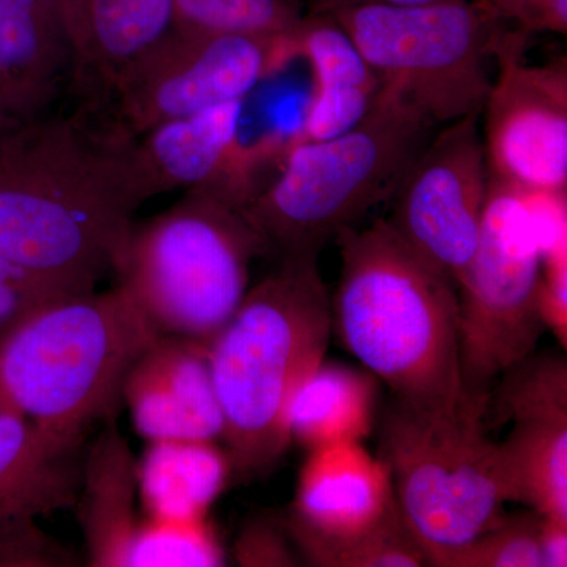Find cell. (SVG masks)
I'll return each mask as SVG.
<instances>
[{
	"label": "cell",
	"mask_w": 567,
	"mask_h": 567,
	"mask_svg": "<svg viewBox=\"0 0 567 567\" xmlns=\"http://www.w3.org/2000/svg\"><path fill=\"white\" fill-rule=\"evenodd\" d=\"M110 117L73 104L0 115V256L73 293L114 271L142 199Z\"/></svg>",
	"instance_id": "obj_1"
},
{
	"label": "cell",
	"mask_w": 567,
	"mask_h": 567,
	"mask_svg": "<svg viewBox=\"0 0 567 567\" xmlns=\"http://www.w3.org/2000/svg\"><path fill=\"white\" fill-rule=\"evenodd\" d=\"M333 331L391 398L431 415L486 413L466 401L456 286L425 264L385 218L339 234Z\"/></svg>",
	"instance_id": "obj_2"
},
{
	"label": "cell",
	"mask_w": 567,
	"mask_h": 567,
	"mask_svg": "<svg viewBox=\"0 0 567 567\" xmlns=\"http://www.w3.org/2000/svg\"><path fill=\"white\" fill-rule=\"evenodd\" d=\"M333 333L317 257H286L249 287L208 346L234 476L267 473L290 446L297 391L322 363Z\"/></svg>",
	"instance_id": "obj_3"
},
{
	"label": "cell",
	"mask_w": 567,
	"mask_h": 567,
	"mask_svg": "<svg viewBox=\"0 0 567 567\" xmlns=\"http://www.w3.org/2000/svg\"><path fill=\"white\" fill-rule=\"evenodd\" d=\"M158 336L121 286L63 295L0 342V393L48 434L82 443L114 412L130 368Z\"/></svg>",
	"instance_id": "obj_4"
},
{
	"label": "cell",
	"mask_w": 567,
	"mask_h": 567,
	"mask_svg": "<svg viewBox=\"0 0 567 567\" xmlns=\"http://www.w3.org/2000/svg\"><path fill=\"white\" fill-rule=\"evenodd\" d=\"M434 126L380 87L352 132L327 141L295 137L281 173L262 183L241 212L270 256L317 257L339 234L391 199Z\"/></svg>",
	"instance_id": "obj_5"
},
{
	"label": "cell",
	"mask_w": 567,
	"mask_h": 567,
	"mask_svg": "<svg viewBox=\"0 0 567 567\" xmlns=\"http://www.w3.org/2000/svg\"><path fill=\"white\" fill-rule=\"evenodd\" d=\"M270 249L229 197L204 185L134 223L114 271L159 336L210 346L249 290L251 265Z\"/></svg>",
	"instance_id": "obj_6"
},
{
	"label": "cell",
	"mask_w": 567,
	"mask_h": 567,
	"mask_svg": "<svg viewBox=\"0 0 567 567\" xmlns=\"http://www.w3.org/2000/svg\"><path fill=\"white\" fill-rule=\"evenodd\" d=\"M377 456L390 470L395 503L427 566L440 567L506 516L509 491L483 413L431 415L391 398Z\"/></svg>",
	"instance_id": "obj_7"
},
{
	"label": "cell",
	"mask_w": 567,
	"mask_h": 567,
	"mask_svg": "<svg viewBox=\"0 0 567 567\" xmlns=\"http://www.w3.org/2000/svg\"><path fill=\"white\" fill-rule=\"evenodd\" d=\"M382 82V91L436 126L481 114L487 63L505 18L486 0L417 7L357 6L330 11Z\"/></svg>",
	"instance_id": "obj_8"
},
{
	"label": "cell",
	"mask_w": 567,
	"mask_h": 567,
	"mask_svg": "<svg viewBox=\"0 0 567 567\" xmlns=\"http://www.w3.org/2000/svg\"><path fill=\"white\" fill-rule=\"evenodd\" d=\"M540 252L524 194L488 177L480 240L458 278V344L466 401L487 413L499 377L536 352Z\"/></svg>",
	"instance_id": "obj_9"
},
{
	"label": "cell",
	"mask_w": 567,
	"mask_h": 567,
	"mask_svg": "<svg viewBox=\"0 0 567 567\" xmlns=\"http://www.w3.org/2000/svg\"><path fill=\"white\" fill-rule=\"evenodd\" d=\"M295 35L264 39L174 25L118 74L107 114L123 134L137 137L159 123L246 100L298 55Z\"/></svg>",
	"instance_id": "obj_10"
},
{
	"label": "cell",
	"mask_w": 567,
	"mask_h": 567,
	"mask_svg": "<svg viewBox=\"0 0 567 567\" xmlns=\"http://www.w3.org/2000/svg\"><path fill=\"white\" fill-rule=\"evenodd\" d=\"M480 115L429 137L391 196L386 221L425 264L457 286L483 226L488 171Z\"/></svg>",
	"instance_id": "obj_11"
},
{
	"label": "cell",
	"mask_w": 567,
	"mask_h": 567,
	"mask_svg": "<svg viewBox=\"0 0 567 567\" xmlns=\"http://www.w3.org/2000/svg\"><path fill=\"white\" fill-rule=\"evenodd\" d=\"M528 33L505 32L484 117L488 177L522 189L567 192V63L524 61Z\"/></svg>",
	"instance_id": "obj_12"
},
{
	"label": "cell",
	"mask_w": 567,
	"mask_h": 567,
	"mask_svg": "<svg viewBox=\"0 0 567 567\" xmlns=\"http://www.w3.org/2000/svg\"><path fill=\"white\" fill-rule=\"evenodd\" d=\"M80 447L0 402V566L76 565L39 520L76 506Z\"/></svg>",
	"instance_id": "obj_13"
},
{
	"label": "cell",
	"mask_w": 567,
	"mask_h": 567,
	"mask_svg": "<svg viewBox=\"0 0 567 567\" xmlns=\"http://www.w3.org/2000/svg\"><path fill=\"white\" fill-rule=\"evenodd\" d=\"M488 404L513 423L498 443L509 502L567 518V361L532 353L507 369Z\"/></svg>",
	"instance_id": "obj_14"
},
{
	"label": "cell",
	"mask_w": 567,
	"mask_h": 567,
	"mask_svg": "<svg viewBox=\"0 0 567 567\" xmlns=\"http://www.w3.org/2000/svg\"><path fill=\"white\" fill-rule=\"evenodd\" d=\"M284 524L298 554L308 559L382 522L398 505L390 470L363 442L308 451Z\"/></svg>",
	"instance_id": "obj_15"
},
{
	"label": "cell",
	"mask_w": 567,
	"mask_h": 567,
	"mask_svg": "<svg viewBox=\"0 0 567 567\" xmlns=\"http://www.w3.org/2000/svg\"><path fill=\"white\" fill-rule=\"evenodd\" d=\"M245 102L159 123L130 141V166L144 204L163 193L204 185H221L246 204L256 186V155L240 147Z\"/></svg>",
	"instance_id": "obj_16"
},
{
	"label": "cell",
	"mask_w": 567,
	"mask_h": 567,
	"mask_svg": "<svg viewBox=\"0 0 567 567\" xmlns=\"http://www.w3.org/2000/svg\"><path fill=\"white\" fill-rule=\"evenodd\" d=\"M137 434L148 442L204 440L224 434L208 347L158 336L136 358L122 386Z\"/></svg>",
	"instance_id": "obj_17"
},
{
	"label": "cell",
	"mask_w": 567,
	"mask_h": 567,
	"mask_svg": "<svg viewBox=\"0 0 567 567\" xmlns=\"http://www.w3.org/2000/svg\"><path fill=\"white\" fill-rule=\"evenodd\" d=\"M73 104L106 112L115 80L175 25L173 0H65Z\"/></svg>",
	"instance_id": "obj_18"
},
{
	"label": "cell",
	"mask_w": 567,
	"mask_h": 567,
	"mask_svg": "<svg viewBox=\"0 0 567 567\" xmlns=\"http://www.w3.org/2000/svg\"><path fill=\"white\" fill-rule=\"evenodd\" d=\"M73 50L65 0H0V115L54 111L70 87Z\"/></svg>",
	"instance_id": "obj_19"
},
{
	"label": "cell",
	"mask_w": 567,
	"mask_h": 567,
	"mask_svg": "<svg viewBox=\"0 0 567 567\" xmlns=\"http://www.w3.org/2000/svg\"><path fill=\"white\" fill-rule=\"evenodd\" d=\"M295 41L315 73V96L298 137L327 141L352 132L372 110L380 78L331 14L306 13Z\"/></svg>",
	"instance_id": "obj_20"
},
{
	"label": "cell",
	"mask_w": 567,
	"mask_h": 567,
	"mask_svg": "<svg viewBox=\"0 0 567 567\" xmlns=\"http://www.w3.org/2000/svg\"><path fill=\"white\" fill-rule=\"evenodd\" d=\"M132 451L114 427L96 439L82 462L76 506L87 546L89 565L122 567L126 548L141 524L134 513L137 495Z\"/></svg>",
	"instance_id": "obj_21"
},
{
	"label": "cell",
	"mask_w": 567,
	"mask_h": 567,
	"mask_svg": "<svg viewBox=\"0 0 567 567\" xmlns=\"http://www.w3.org/2000/svg\"><path fill=\"white\" fill-rule=\"evenodd\" d=\"M233 476L229 454L216 442L162 440L137 462V495L147 517L204 520Z\"/></svg>",
	"instance_id": "obj_22"
},
{
	"label": "cell",
	"mask_w": 567,
	"mask_h": 567,
	"mask_svg": "<svg viewBox=\"0 0 567 567\" xmlns=\"http://www.w3.org/2000/svg\"><path fill=\"white\" fill-rule=\"evenodd\" d=\"M379 383L365 369L322 361L290 405V443L312 451L364 442L375 424Z\"/></svg>",
	"instance_id": "obj_23"
},
{
	"label": "cell",
	"mask_w": 567,
	"mask_h": 567,
	"mask_svg": "<svg viewBox=\"0 0 567 567\" xmlns=\"http://www.w3.org/2000/svg\"><path fill=\"white\" fill-rule=\"evenodd\" d=\"M175 25L186 31L293 37L305 20L301 0H173Z\"/></svg>",
	"instance_id": "obj_24"
},
{
	"label": "cell",
	"mask_w": 567,
	"mask_h": 567,
	"mask_svg": "<svg viewBox=\"0 0 567 567\" xmlns=\"http://www.w3.org/2000/svg\"><path fill=\"white\" fill-rule=\"evenodd\" d=\"M226 565L219 536L208 518L193 522L141 520L126 548V567H216Z\"/></svg>",
	"instance_id": "obj_25"
},
{
	"label": "cell",
	"mask_w": 567,
	"mask_h": 567,
	"mask_svg": "<svg viewBox=\"0 0 567 567\" xmlns=\"http://www.w3.org/2000/svg\"><path fill=\"white\" fill-rule=\"evenodd\" d=\"M315 567H421L427 557L395 505L382 522L361 535L323 548L308 559Z\"/></svg>",
	"instance_id": "obj_26"
},
{
	"label": "cell",
	"mask_w": 567,
	"mask_h": 567,
	"mask_svg": "<svg viewBox=\"0 0 567 567\" xmlns=\"http://www.w3.org/2000/svg\"><path fill=\"white\" fill-rule=\"evenodd\" d=\"M539 514L506 516L472 543L443 559L440 567H543Z\"/></svg>",
	"instance_id": "obj_27"
},
{
	"label": "cell",
	"mask_w": 567,
	"mask_h": 567,
	"mask_svg": "<svg viewBox=\"0 0 567 567\" xmlns=\"http://www.w3.org/2000/svg\"><path fill=\"white\" fill-rule=\"evenodd\" d=\"M69 290L0 256V342L41 306Z\"/></svg>",
	"instance_id": "obj_28"
},
{
	"label": "cell",
	"mask_w": 567,
	"mask_h": 567,
	"mask_svg": "<svg viewBox=\"0 0 567 567\" xmlns=\"http://www.w3.org/2000/svg\"><path fill=\"white\" fill-rule=\"evenodd\" d=\"M234 558L245 567L305 566L284 516H254L245 522L234 544Z\"/></svg>",
	"instance_id": "obj_29"
},
{
	"label": "cell",
	"mask_w": 567,
	"mask_h": 567,
	"mask_svg": "<svg viewBox=\"0 0 567 567\" xmlns=\"http://www.w3.org/2000/svg\"><path fill=\"white\" fill-rule=\"evenodd\" d=\"M522 189V188H520ZM537 246L540 264L551 257L567 254V200L566 192L522 189Z\"/></svg>",
	"instance_id": "obj_30"
},
{
	"label": "cell",
	"mask_w": 567,
	"mask_h": 567,
	"mask_svg": "<svg viewBox=\"0 0 567 567\" xmlns=\"http://www.w3.org/2000/svg\"><path fill=\"white\" fill-rule=\"evenodd\" d=\"M537 311L546 330L555 334L559 346H567V254L540 264L537 286Z\"/></svg>",
	"instance_id": "obj_31"
},
{
	"label": "cell",
	"mask_w": 567,
	"mask_h": 567,
	"mask_svg": "<svg viewBox=\"0 0 567 567\" xmlns=\"http://www.w3.org/2000/svg\"><path fill=\"white\" fill-rule=\"evenodd\" d=\"M506 21L525 33L554 32L566 35L567 0H486Z\"/></svg>",
	"instance_id": "obj_32"
},
{
	"label": "cell",
	"mask_w": 567,
	"mask_h": 567,
	"mask_svg": "<svg viewBox=\"0 0 567 567\" xmlns=\"http://www.w3.org/2000/svg\"><path fill=\"white\" fill-rule=\"evenodd\" d=\"M543 567L567 566V518L540 516L537 525Z\"/></svg>",
	"instance_id": "obj_33"
},
{
	"label": "cell",
	"mask_w": 567,
	"mask_h": 567,
	"mask_svg": "<svg viewBox=\"0 0 567 567\" xmlns=\"http://www.w3.org/2000/svg\"><path fill=\"white\" fill-rule=\"evenodd\" d=\"M440 2H451V0H308L306 13H330V11L357 6L417 7Z\"/></svg>",
	"instance_id": "obj_34"
},
{
	"label": "cell",
	"mask_w": 567,
	"mask_h": 567,
	"mask_svg": "<svg viewBox=\"0 0 567 567\" xmlns=\"http://www.w3.org/2000/svg\"><path fill=\"white\" fill-rule=\"evenodd\" d=\"M0 402H7L6 399H3L2 393H0Z\"/></svg>",
	"instance_id": "obj_35"
},
{
	"label": "cell",
	"mask_w": 567,
	"mask_h": 567,
	"mask_svg": "<svg viewBox=\"0 0 567 567\" xmlns=\"http://www.w3.org/2000/svg\"><path fill=\"white\" fill-rule=\"evenodd\" d=\"M306 2H308V0H306Z\"/></svg>",
	"instance_id": "obj_36"
}]
</instances>
